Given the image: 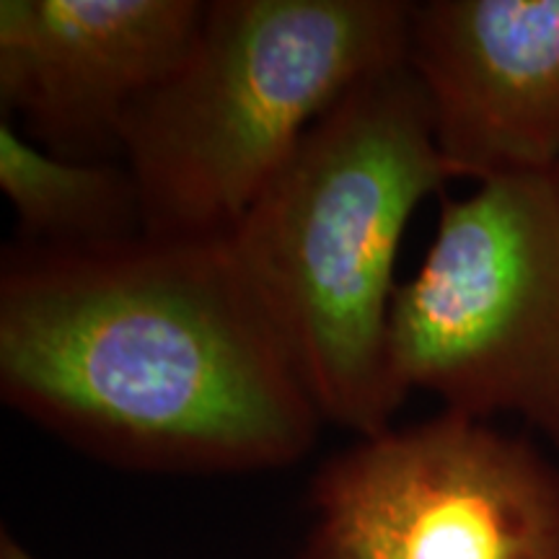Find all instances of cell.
<instances>
[{"label": "cell", "mask_w": 559, "mask_h": 559, "mask_svg": "<svg viewBox=\"0 0 559 559\" xmlns=\"http://www.w3.org/2000/svg\"><path fill=\"white\" fill-rule=\"evenodd\" d=\"M0 400L117 469L187 477L285 469L324 423L230 236L9 243Z\"/></svg>", "instance_id": "obj_1"}, {"label": "cell", "mask_w": 559, "mask_h": 559, "mask_svg": "<svg viewBox=\"0 0 559 559\" xmlns=\"http://www.w3.org/2000/svg\"><path fill=\"white\" fill-rule=\"evenodd\" d=\"M451 177L409 62L362 79L306 132L230 234L324 423L379 436L407 391L391 366L394 264Z\"/></svg>", "instance_id": "obj_2"}, {"label": "cell", "mask_w": 559, "mask_h": 559, "mask_svg": "<svg viewBox=\"0 0 559 559\" xmlns=\"http://www.w3.org/2000/svg\"><path fill=\"white\" fill-rule=\"evenodd\" d=\"M402 0H210L192 45L124 115L143 234L223 239L349 88L407 60Z\"/></svg>", "instance_id": "obj_3"}, {"label": "cell", "mask_w": 559, "mask_h": 559, "mask_svg": "<svg viewBox=\"0 0 559 559\" xmlns=\"http://www.w3.org/2000/svg\"><path fill=\"white\" fill-rule=\"evenodd\" d=\"M402 389L474 419L515 415L559 453V169L440 200L423 264L394 293Z\"/></svg>", "instance_id": "obj_4"}, {"label": "cell", "mask_w": 559, "mask_h": 559, "mask_svg": "<svg viewBox=\"0 0 559 559\" xmlns=\"http://www.w3.org/2000/svg\"><path fill=\"white\" fill-rule=\"evenodd\" d=\"M298 559H559V469L485 419L438 412L319 466Z\"/></svg>", "instance_id": "obj_5"}, {"label": "cell", "mask_w": 559, "mask_h": 559, "mask_svg": "<svg viewBox=\"0 0 559 559\" xmlns=\"http://www.w3.org/2000/svg\"><path fill=\"white\" fill-rule=\"evenodd\" d=\"M202 0H3L0 102L32 143L73 160L120 156L124 115L198 34Z\"/></svg>", "instance_id": "obj_6"}, {"label": "cell", "mask_w": 559, "mask_h": 559, "mask_svg": "<svg viewBox=\"0 0 559 559\" xmlns=\"http://www.w3.org/2000/svg\"><path fill=\"white\" fill-rule=\"evenodd\" d=\"M407 62L453 179L559 169V0L409 3Z\"/></svg>", "instance_id": "obj_7"}, {"label": "cell", "mask_w": 559, "mask_h": 559, "mask_svg": "<svg viewBox=\"0 0 559 559\" xmlns=\"http://www.w3.org/2000/svg\"><path fill=\"white\" fill-rule=\"evenodd\" d=\"M0 187L19 218V241L83 247L143 234L128 166L55 156L9 117L0 122Z\"/></svg>", "instance_id": "obj_8"}, {"label": "cell", "mask_w": 559, "mask_h": 559, "mask_svg": "<svg viewBox=\"0 0 559 559\" xmlns=\"http://www.w3.org/2000/svg\"><path fill=\"white\" fill-rule=\"evenodd\" d=\"M0 559H39L29 547H24L9 528L0 531Z\"/></svg>", "instance_id": "obj_9"}]
</instances>
